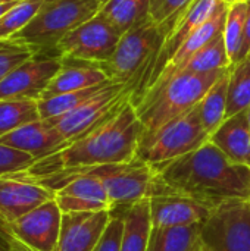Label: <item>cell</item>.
I'll return each mask as SVG.
<instances>
[{
	"label": "cell",
	"instance_id": "4fadbf2b",
	"mask_svg": "<svg viewBox=\"0 0 250 251\" xmlns=\"http://www.w3.org/2000/svg\"><path fill=\"white\" fill-rule=\"evenodd\" d=\"M50 200H55V191L44 185L10 174L0 176V231L4 234L9 224Z\"/></svg>",
	"mask_w": 250,
	"mask_h": 251
},
{
	"label": "cell",
	"instance_id": "8fae6325",
	"mask_svg": "<svg viewBox=\"0 0 250 251\" xmlns=\"http://www.w3.org/2000/svg\"><path fill=\"white\" fill-rule=\"evenodd\" d=\"M62 224V210L50 200L4 228V234L29 251H56Z\"/></svg>",
	"mask_w": 250,
	"mask_h": 251
},
{
	"label": "cell",
	"instance_id": "7a4b0ae2",
	"mask_svg": "<svg viewBox=\"0 0 250 251\" xmlns=\"http://www.w3.org/2000/svg\"><path fill=\"white\" fill-rule=\"evenodd\" d=\"M174 194L186 196L215 210L234 201H250V168L231 162L206 141L197 150L152 166Z\"/></svg>",
	"mask_w": 250,
	"mask_h": 251
},
{
	"label": "cell",
	"instance_id": "603a6c76",
	"mask_svg": "<svg viewBox=\"0 0 250 251\" xmlns=\"http://www.w3.org/2000/svg\"><path fill=\"white\" fill-rule=\"evenodd\" d=\"M231 68V66H230ZM230 68L220 76V79L209 88L206 96L197 104L202 125L208 135H212L227 118V96Z\"/></svg>",
	"mask_w": 250,
	"mask_h": 251
},
{
	"label": "cell",
	"instance_id": "8d00e7d4",
	"mask_svg": "<svg viewBox=\"0 0 250 251\" xmlns=\"http://www.w3.org/2000/svg\"><path fill=\"white\" fill-rule=\"evenodd\" d=\"M12 243H13V241H12ZM12 251H29V250H27V249H24L22 246H19V244L13 243V247H12Z\"/></svg>",
	"mask_w": 250,
	"mask_h": 251
},
{
	"label": "cell",
	"instance_id": "74e56055",
	"mask_svg": "<svg viewBox=\"0 0 250 251\" xmlns=\"http://www.w3.org/2000/svg\"><path fill=\"white\" fill-rule=\"evenodd\" d=\"M220 1H222L224 4L230 6V4H233V3H236V1H240V0H220Z\"/></svg>",
	"mask_w": 250,
	"mask_h": 251
},
{
	"label": "cell",
	"instance_id": "4dcf8cb0",
	"mask_svg": "<svg viewBox=\"0 0 250 251\" xmlns=\"http://www.w3.org/2000/svg\"><path fill=\"white\" fill-rule=\"evenodd\" d=\"M122 234H124V219L121 215L112 212V218L93 251H121Z\"/></svg>",
	"mask_w": 250,
	"mask_h": 251
},
{
	"label": "cell",
	"instance_id": "e0dca14e",
	"mask_svg": "<svg viewBox=\"0 0 250 251\" xmlns=\"http://www.w3.org/2000/svg\"><path fill=\"white\" fill-rule=\"evenodd\" d=\"M227 10H228V6L221 3L217 9V12L203 24L200 25L180 47L178 50L172 54V57L168 60V63L165 65V68L161 71V74L155 78V81L144 90L147 91L152 85L155 84H159V82H164L167 81L169 76H172L186 62H189L200 49H203L206 44H209L214 38H217L218 35L222 34L224 31V25H225V19H227ZM143 91V93H144ZM141 93V94H143ZM140 94V96H141ZM139 96V97H140ZM137 97V99H139ZM136 99V100H137ZM134 101V100H131Z\"/></svg>",
	"mask_w": 250,
	"mask_h": 251
},
{
	"label": "cell",
	"instance_id": "b9f144b4",
	"mask_svg": "<svg viewBox=\"0 0 250 251\" xmlns=\"http://www.w3.org/2000/svg\"><path fill=\"white\" fill-rule=\"evenodd\" d=\"M243 1H246V0H243Z\"/></svg>",
	"mask_w": 250,
	"mask_h": 251
},
{
	"label": "cell",
	"instance_id": "5bb4252c",
	"mask_svg": "<svg viewBox=\"0 0 250 251\" xmlns=\"http://www.w3.org/2000/svg\"><path fill=\"white\" fill-rule=\"evenodd\" d=\"M111 218V210L62 213L56 251H93Z\"/></svg>",
	"mask_w": 250,
	"mask_h": 251
},
{
	"label": "cell",
	"instance_id": "52a82bcc",
	"mask_svg": "<svg viewBox=\"0 0 250 251\" xmlns=\"http://www.w3.org/2000/svg\"><path fill=\"white\" fill-rule=\"evenodd\" d=\"M83 169H87L103 182L112 210L127 207L155 196L174 194L158 179L155 169L137 157L127 163H112Z\"/></svg>",
	"mask_w": 250,
	"mask_h": 251
},
{
	"label": "cell",
	"instance_id": "7c38bea8",
	"mask_svg": "<svg viewBox=\"0 0 250 251\" xmlns=\"http://www.w3.org/2000/svg\"><path fill=\"white\" fill-rule=\"evenodd\" d=\"M60 68L62 59L57 54H34L0 81V100H40Z\"/></svg>",
	"mask_w": 250,
	"mask_h": 251
},
{
	"label": "cell",
	"instance_id": "8992f818",
	"mask_svg": "<svg viewBox=\"0 0 250 251\" xmlns=\"http://www.w3.org/2000/svg\"><path fill=\"white\" fill-rule=\"evenodd\" d=\"M164 35L165 26L147 18L121 35L115 53L100 68L111 81L131 84L136 88L161 47Z\"/></svg>",
	"mask_w": 250,
	"mask_h": 251
},
{
	"label": "cell",
	"instance_id": "836d02e7",
	"mask_svg": "<svg viewBox=\"0 0 250 251\" xmlns=\"http://www.w3.org/2000/svg\"><path fill=\"white\" fill-rule=\"evenodd\" d=\"M248 3V15H246V28H245V47H243V59L250 56V0Z\"/></svg>",
	"mask_w": 250,
	"mask_h": 251
},
{
	"label": "cell",
	"instance_id": "ab89813d",
	"mask_svg": "<svg viewBox=\"0 0 250 251\" xmlns=\"http://www.w3.org/2000/svg\"><path fill=\"white\" fill-rule=\"evenodd\" d=\"M193 251H202V249H200V243H199V246H197V247H196Z\"/></svg>",
	"mask_w": 250,
	"mask_h": 251
},
{
	"label": "cell",
	"instance_id": "7402d4cb",
	"mask_svg": "<svg viewBox=\"0 0 250 251\" xmlns=\"http://www.w3.org/2000/svg\"><path fill=\"white\" fill-rule=\"evenodd\" d=\"M202 225L156 228L152 226L146 251H193L200 243Z\"/></svg>",
	"mask_w": 250,
	"mask_h": 251
},
{
	"label": "cell",
	"instance_id": "9c48e42d",
	"mask_svg": "<svg viewBox=\"0 0 250 251\" xmlns=\"http://www.w3.org/2000/svg\"><path fill=\"white\" fill-rule=\"evenodd\" d=\"M119 38L121 35L116 29L100 13H97L66 34L56 46L55 53L60 59L103 65L115 53Z\"/></svg>",
	"mask_w": 250,
	"mask_h": 251
},
{
	"label": "cell",
	"instance_id": "d6986e66",
	"mask_svg": "<svg viewBox=\"0 0 250 251\" xmlns=\"http://www.w3.org/2000/svg\"><path fill=\"white\" fill-rule=\"evenodd\" d=\"M208 141L217 146L231 162L250 168V126L246 110L227 118L209 135Z\"/></svg>",
	"mask_w": 250,
	"mask_h": 251
},
{
	"label": "cell",
	"instance_id": "2e32d148",
	"mask_svg": "<svg viewBox=\"0 0 250 251\" xmlns=\"http://www.w3.org/2000/svg\"><path fill=\"white\" fill-rule=\"evenodd\" d=\"M0 144L27 153L37 160L63 149L68 141L50 121L40 119L0 137Z\"/></svg>",
	"mask_w": 250,
	"mask_h": 251
},
{
	"label": "cell",
	"instance_id": "9a60e30c",
	"mask_svg": "<svg viewBox=\"0 0 250 251\" xmlns=\"http://www.w3.org/2000/svg\"><path fill=\"white\" fill-rule=\"evenodd\" d=\"M150 201V219L152 226L172 228L200 225L208 221L212 210L203 204L180 194L155 196Z\"/></svg>",
	"mask_w": 250,
	"mask_h": 251
},
{
	"label": "cell",
	"instance_id": "ba28073f",
	"mask_svg": "<svg viewBox=\"0 0 250 251\" xmlns=\"http://www.w3.org/2000/svg\"><path fill=\"white\" fill-rule=\"evenodd\" d=\"M202 251H250V201L212 210L200 231Z\"/></svg>",
	"mask_w": 250,
	"mask_h": 251
},
{
	"label": "cell",
	"instance_id": "4316f807",
	"mask_svg": "<svg viewBox=\"0 0 250 251\" xmlns=\"http://www.w3.org/2000/svg\"><path fill=\"white\" fill-rule=\"evenodd\" d=\"M250 107V56L230 68L227 118H231ZM225 118V119H227Z\"/></svg>",
	"mask_w": 250,
	"mask_h": 251
},
{
	"label": "cell",
	"instance_id": "f35d334b",
	"mask_svg": "<svg viewBox=\"0 0 250 251\" xmlns=\"http://www.w3.org/2000/svg\"><path fill=\"white\" fill-rule=\"evenodd\" d=\"M246 115H248V121H249V126H250V107L246 110Z\"/></svg>",
	"mask_w": 250,
	"mask_h": 251
},
{
	"label": "cell",
	"instance_id": "e575fe53",
	"mask_svg": "<svg viewBox=\"0 0 250 251\" xmlns=\"http://www.w3.org/2000/svg\"><path fill=\"white\" fill-rule=\"evenodd\" d=\"M12 247H13L12 240L0 231V251H12Z\"/></svg>",
	"mask_w": 250,
	"mask_h": 251
},
{
	"label": "cell",
	"instance_id": "30bf717a",
	"mask_svg": "<svg viewBox=\"0 0 250 251\" xmlns=\"http://www.w3.org/2000/svg\"><path fill=\"white\" fill-rule=\"evenodd\" d=\"M133 91L134 87L131 84H119L111 81L97 94L85 100L77 109L47 121H50L62 134V137L69 143L109 116L119 104L131 97Z\"/></svg>",
	"mask_w": 250,
	"mask_h": 251
},
{
	"label": "cell",
	"instance_id": "cb8c5ba5",
	"mask_svg": "<svg viewBox=\"0 0 250 251\" xmlns=\"http://www.w3.org/2000/svg\"><path fill=\"white\" fill-rule=\"evenodd\" d=\"M230 66H233V63L228 57L225 43H224V37L221 34L217 38H214L209 44H206L203 49H200L172 76H175L178 74H209V72L227 69ZM172 76H169V78H172Z\"/></svg>",
	"mask_w": 250,
	"mask_h": 251
},
{
	"label": "cell",
	"instance_id": "f546056e",
	"mask_svg": "<svg viewBox=\"0 0 250 251\" xmlns=\"http://www.w3.org/2000/svg\"><path fill=\"white\" fill-rule=\"evenodd\" d=\"M35 50L15 40H0V81H3L15 68L32 57Z\"/></svg>",
	"mask_w": 250,
	"mask_h": 251
},
{
	"label": "cell",
	"instance_id": "f1b7e54d",
	"mask_svg": "<svg viewBox=\"0 0 250 251\" xmlns=\"http://www.w3.org/2000/svg\"><path fill=\"white\" fill-rule=\"evenodd\" d=\"M44 0H21L0 18V40H9L22 31L37 15Z\"/></svg>",
	"mask_w": 250,
	"mask_h": 251
},
{
	"label": "cell",
	"instance_id": "484cf974",
	"mask_svg": "<svg viewBox=\"0 0 250 251\" xmlns=\"http://www.w3.org/2000/svg\"><path fill=\"white\" fill-rule=\"evenodd\" d=\"M40 119L41 116L38 110V100H0V137Z\"/></svg>",
	"mask_w": 250,
	"mask_h": 251
},
{
	"label": "cell",
	"instance_id": "83f0119b",
	"mask_svg": "<svg viewBox=\"0 0 250 251\" xmlns=\"http://www.w3.org/2000/svg\"><path fill=\"white\" fill-rule=\"evenodd\" d=\"M109 82L111 81L100 84V85H96V87H91V88L65 93V94H57V96L47 97V99H40L38 100V110H40L41 119H53V118L62 116V115L77 109L85 100H88L90 97L97 94Z\"/></svg>",
	"mask_w": 250,
	"mask_h": 251
},
{
	"label": "cell",
	"instance_id": "d6a6232c",
	"mask_svg": "<svg viewBox=\"0 0 250 251\" xmlns=\"http://www.w3.org/2000/svg\"><path fill=\"white\" fill-rule=\"evenodd\" d=\"M32 160L29 154L0 144V176L18 172L32 163Z\"/></svg>",
	"mask_w": 250,
	"mask_h": 251
},
{
	"label": "cell",
	"instance_id": "ac0fdd59",
	"mask_svg": "<svg viewBox=\"0 0 250 251\" xmlns=\"http://www.w3.org/2000/svg\"><path fill=\"white\" fill-rule=\"evenodd\" d=\"M108 81L111 79L100 65L74 59H62V68L50 81L41 99L91 88Z\"/></svg>",
	"mask_w": 250,
	"mask_h": 251
},
{
	"label": "cell",
	"instance_id": "d590c367",
	"mask_svg": "<svg viewBox=\"0 0 250 251\" xmlns=\"http://www.w3.org/2000/svg\"><path fill=\"white\" fill-rule=\"evenodd\" d=\"M21 0H0V18Z\"/></svg>",
	"mask_w": 250,
	"mask_h": 251
},
{
	"label": "cell",
	"instance_id": "ffe728a7",
	"mask_svg": "<svg viewBox=\"0 0 250 251\" xmlns=\"http://www.w3.org/2000/svg\"><path fill=\"white\" fill-rule=\"evenodd\" d=\"M124 219L121 251H146L152 231L149 199L133 203L118 213Z\"/></svg>",
	"mask_w": 250,
	"mask_h": 251
},
{
	"label": "cell",
	"instance_id": "d4e9b609",
	"mask_svg": "<svg viewBox=\"0 0 250 251\" xmlns=\"http://www.w3.org/2000/svg\"><path fill=\"white\" fill-rule=\"evenodd\" d=\"M248 3L240 0L228 6L227 19L222 31L225 49L233 65L243 60L245 47V28H246Z\"/></svg>",
	"mask_w": 250,
	"mask_h": 251
},
{
	"label": "cell",
	"instance_id": "44dd1931",
	"mask_svg": "<svg viewBox=\"0 0 250 251\" xmlns=\"http://www.w3.org/2000/svg\"><path fill=\"white\" fill-rule=\"evenodd\" d=\"M150 0H108L100 7V15L119 35L149 18Z\"/></svg>",
	"mask_w": 250,
	"mask_h": 251
},
{
	"label": "cell",
	"instance_id": "6da1fadb",
	"mask_svg": "<svg viewBox=\"0 0 250 251\" xmlns=\"http://www.w3.org/2000/svg\"><path fill=\"white\" fill-rule=\"evenodd\" d=\"M141 134L143 126L130 97L109 116L85 134L69 141L63 149L32 160L27 168L10 175L40 184L65 171L127 163L136 159Z\"/></svg>",
	"mask_w": 250,
	"mask_h": 251
},
{
	"label": "cell",
	"instance_id": "5b68a950",
	"mask_svg": "<svg viewBox=\"0 0 250 251\" xmlns=\"http://www.w3.org/2000/svg\"><path fill=\"white\" fill-rule=\"evenodd\" d=\"M199 107L169 121L153 132H143L136 157L150 166L183 157L208 141Z\"/></svg>",
	"mask_w": 250,
	"mask_h": 251
},
{
	"label": "cell",
	"instance_id": "277c9868",
	"mask_svg": "<svg viewBox=\"0 0 250 251\" xmlns=\"http://www.w3.org/2000/svg\"><path fill=\"white\" fill-rule=\"evenodd\" d=\"M99 0H44L29 24L9 40L29 46L35 53L56 54L59 41L100 12Z\"/></svg>",
	"mask_w": 250,
	"mask_h": 251
},
{
	"label": "cell",
	"instance_id": "1f68e13d",
	"mask_svg": "<svg viewBox=\"0 0 250 251\" xmlns=\"http://www.w3.org/2000/svg\"><path fill=\"white\" fill-rule=\"evenodd\" d=\"M190 1L192 0H150L149 18L155 24L162 25L181 12Z\"/></svg>",
	"mask_w": 250,
	"mask_h": 251
},
{
	"label": "cell",
	"instance_id": "60d3db41",
	"mask_svg": "<svg viewBox=\"0 0 250 251\" xmlns=\"http://www.w3.org/2000/svg\"><path fill=\"white\" fill-rule=\"evenodd\" d=\"M99 1H100V3L103 4V3H105V1H108V0H99Z\"/></svg>",
	"mask_w": 250,
	"mask_h": 251
},
{
	"label": "cell",
	"instance_id": "3957f363",
	"mask_svg": "<svg viewBox=\"0 0 250 251\" xmlns=\"http://www.w3.org/2000/svg\"><path fill=\"white\" fill-rule=\"evenodd\" d=\"M224 72L225 69L209 74H178L150 87L137 100L131 101L143 132H153L194 109Z\"/></svg>",
	"mask_w": 250,
	"mask_h": 251
}]
</instances>
